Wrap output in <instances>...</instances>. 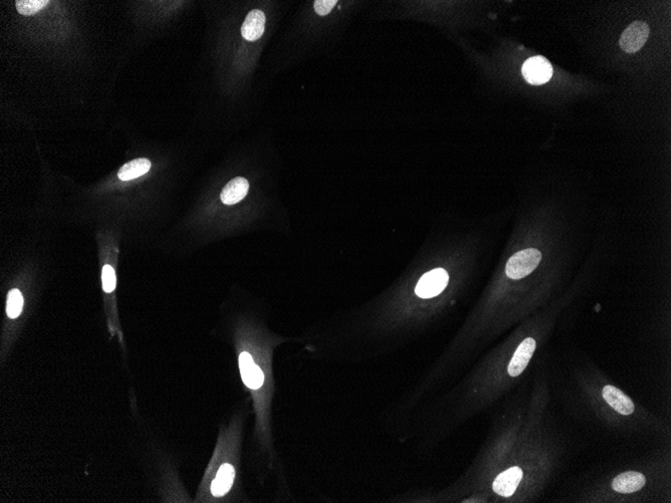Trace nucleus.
I'll list each match as a JSON object with an SVG mask.
<instances>
[{"label":"nucleus","instance_id":"f3484780","mask_svg":"<svg viewBox=\"0 0 671 503\" xmlns=\"http://www.w3.org/2000/svg\"><path fill=\"white\" fill-rule=\"evenodd\" d=\"M337 3L338 2L336 0H319V1H315L314 8H315L316 12L318 14L326 15L331 12V10L335 8Z\"/></svg>","mask_w":671,"mask_h":503},{"label":"nucleus","instance_id":"dca6fc26","mask_svg":"<svg viewBox=\"0 0 671 503\" xmlns=\"http://www.w3.org/2000/svg\"><path fill=\"white\" fill-rule=\"evenodd\" d=\"M102 282L106 293H112L116 287V273L111 265H104L102 271Z\"/></svg>","mask_w":671,"mask_h":503},{"label":"nucleus","instance_id":"f03ea898","mask_svg":"<svg viewBox=\"0 0 671 503\" xmlns=\"http://www.w3.org/2000/svg\"><path fill=\"white\" fill-rule=\"evenodd\" d=\"M450 276L448 271L443 269H435L424 274L417 285L415 293L421 298H431L437 297L448 287Z\"/></svg>","mask_w":671,"mask_h":503},{"label":"nucleus","instance_id":"9d476101","mask_svg":"<svg viewBox=\"0 0 671 503\" xmlns=\"http://www.w3.org/2000/svg\"><path fill=\"white\" fill-rule=\"evenodd\" d=\"M250 184L245 178L236 177L230 180L222 189L220 199L226 205H233L239 203L248 195Z\"/></svg>","mask_w":671,"mask_h":503},{"label":"nucleus","instance_id":"4468645a","mask_svg":"<svg viewBox=\"0 0 671 503\" xmlns=\"http://www.w3.org/2000/svg\"><path fill=\"white\" fill-rule=\"evenodd\" d=\"M23 308V298L19 289H13L8 293L6 313L10 319L19 317Z\"/></svg>","mask_w":671,"mask_h":503},{"label":"nucleus","instance_id":"2eb2a0df","mask_svg":"<svg viewBox=\"0 0 671 503\" xmlns=\"http://www.w3.org/2000/svg\"><path fill=\"white\" fill-rule=\"evenodd\" d=\"M49 3V0H17L15 6L21 14L32 15L41 12Z\"/></svg>","mask_w":671,"mask_h":503},{"label":"nucleus","instance_id":"9b49d317","mask_svg":"<svg viewBox=\"0 0 671 503\" xmlns=\"http://www.w3.org/2000/svg\"><path fill=\"white\" fill-rule=\"evenodd\" d=\"M265 13L258 10H252L241 26V34L246 41H258L265 32Z\"/></svg>","mask_w":671,"mask_h":503},{"label":"nucleus","instance_id":"20e7f679","mask_svg":"<svg viewBox=\"0 0 671 503\" xmlns=\"http://www.w3.org/2000/svg\"><path fill=\"white\" fill-rule=\"evenodd\" d=\"M522 73L529 84L542 85L552 78L553 67L544 56H534L525 62Z\"/></svg>","mask_w":671,"mask_h":503},{"label":"nucleus","instance_id":"39448f33","mask_svg":"<svg viewBox=\"0 0 671 503\" xmlns=\"http://www.w3.org/2000/svg\"><path fill=\"white\" fill-rule=\"evenodd\" d=\"M239 369L243 383L252 390L259 389L265 382V375L261 368L256 365L252 357L248 352L241 353L239 356Z\"/></svg>","mask_w":671,"mask_h":503},{"label":"nucleus","instance_id":"ddd939ff","mask_svg":"<svg viewBox=\"0 0 671 503\" xmlns=\"http://www.w3.org/2000/svg\"><path fill=\"white\" fill-rule=\"evenodd\" d=\"M234 469L230 465H223L217 472V478L211 484V492L214 496H222L232 489L234 479Z\"/></svg>","mask_w":671,"mask_h":503},{"label":"nucleus","instance_id":"6e6552de","mask_svg":"<svg viewBox=\"0 0 671 503\" xmlns=\"http://www.w3.org/2000/svg\"><path fill=\"white\" fill-rule=\"evenodd\" d=\"M603 398L621 415H630L635 410L632 400L617 388L608 385L603 389Z\"/></svg>","mask_w":671,"mask_h":503},{"label":"nucleus","instance_id":"423d86ee","mask_svg":"<svg viewBox=\"0 0 671 503\" xmlns=\"http://www.w3.org/2000/svg\"><path fill=\"white\" fill-rule=\"evenodd\" d=\"M536 347H537V344H536L535 339H531V337L525 339L518 346L515 354H514L513 359L509 361V368H507L509 376L518 377L525 371L527 366L529 365V361L533 357L534 353H535Z\"/></svg>","mask_w":671,"mask_h":503},{"label":"nucleus","instance_id":"1a4fd4ad","mask_svg":"<svg viewBox=\"0 0 671 503\" xmlns=\"http://www.w3.org/2000/svg\"><path fill=\"white\" fill-rule=\"evenodd\" d=\"M644 474L636 471H626L614 478L612 489L618 493H633L640 491L646 485Z\"/></svg>","mask_w":671,"mask_h":503},{"label":"nucleus","instance_id":"f8f14e48","mask_svg":"<svg viewBox=\"0 0 671 503\" xmlns=\"http://www.w3.org/2000/svg\"><path fill=\"white\" fill-rule=\"evenodd\" d=\"M151 169V162L146 158L135 159L126 163L118 172V177L122 181L136 179L145 175Z\"/></svg>","mask_w":671,"mask_h":503},{"label":"nucleus","instance_id":"7ed1b4c3","mask_svg":"<svg viewBox=\"0 0 671 503\" xmlns=\"http://www.w3.org/2000/svg\"><path fill=\"white\" fill-rule=\"evenodd\" d=\"M650 34V28L644 21H636L631 23L621 34V49L627 54H634L646 45Z\"/></svg>","mask_w":671,"mask_h":503},{"label":"nucleus","instance_id":"f257e3e1","mask_svg":"<svg viewBox=\"0 0 671 503\" xmlns=\"http://www.w3.org/2000/svg\"><path fill=\"white\" fill-rule=\"evenodd\" d=\"M542 260V254L535 248L516 252L507 261L505 273L512 280H520L537 269Z\"/></svg>","mask_w":671,"mask_h":503},{"label":"nucleus","instance_id":"0eeeda50","mask_svg":"<svg viewBox=\"0 0 671 503\" xmlns=\"http://www.w3.org/2000/svg\"><path fill=\"white\" fill-rule=\"evenodd\" d=\"M522 479V470L520 467H512L494 479L492 489L498 495L509 498L515 493Z\"/></svg>","mask_w":671,"mask_h":503}]
</instances>
